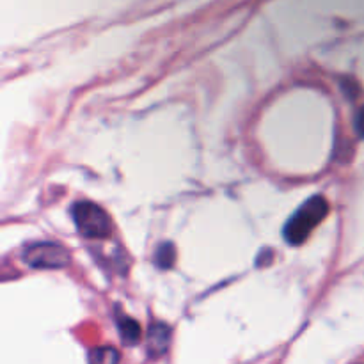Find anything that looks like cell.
<instances>
[{
    "mask_svg": "<svg viewBox=\"0 0 364 364\" xmlns=\"http://www.w3.org/2000/svg\"><path fill=\"white\" fill-rule=\"evenodd\" d=\"M87 364H119V352L112 347H98L89 352Z\"/></svg>",
    "mask_w": 364,
    "mask_h": 364,
    "instance_id": "8992f818",
    "label": "cell"
},
{
    "mask_svg": "<svg viewBox=\"0 0 364 364\" xmlns=\"http://www.w3.org/2000/svg\"><path fill=\"white\" fill-rule=\"evenodd\" d=\"M78 231L87 238H107L112 233V220L103 208L91 201H80L71 210Z\"/></svg>",
    "mask_w": 364,
    "mask_h": 364,
    "instance_id": "7a4b0ae2",
    "label": "cell"
},
{
    "mask_svg": "<svg viewBox=\"0 0 364 364\" xmlns=\"http://www.w3.org/2000/svg\"><path fill=\"white\" fill-rule=\"evenodd\" d=\"M174 259H176V249H174V245L169 244V242L160 244L155 252L156 265H159L162 270H167L174 265Z\"/></svg>",
    "mask_w": 364,
    "mask_h": 364,
    "instance_id": "52a82bcc",
    "label": "cell"
},
{
    "mask_svg": "<svg viewBox=\"0 0 364 364\" xmlns=\"http://www.w3.org/2000/svg\"><path fill=\"white\" fill-rule=\"evenodd\" d=\"M117 327H119V334H121V340L124 341L127 345H135L139 343L142 336V331L141 326H139L137 320L134 318H121L117 322Z\"/></svg>",
    "mask_w": 364,
    "mask_h": 364,
    "instance_id": "5b68a950",
    "label": "cell"
},
{
    "mask_svg": "<svg viewBox=\"0 0 364 364\" xmlns=\"http://www.w3.org/2000/svg\"><path fill=\"white\" fill-rule=\"evenodd\" d=\"M21 259L25 265L32 269L45 270L64 269L71 262L70 252L63 245L53 244V242H36V244L27 245L21 252Z\"/></svg>",
    "mask_w": 364,
    "mask_h": 364,
    "instance_id": "3957f363",
    "label": "cell"
},
{
    "mask_svg": "<svg viewBox=\"0 0 364 364\" xmlns=\"http://www.w3.org/2000/svg\"><path fill=\"white\" fill-rule=\"evenodd\" d=\"M329 213V203L322 196L308 199L301 208L295 212V215L288 220L284 228V238L290 245L304 244L306 238L311 235V231L322 223Z\"/></svg>",
    "mask_w": 364,
    "mask_h": 364,
    "instance_id": "6da1fadb",
    "label": "cell"
},
{
    "mask_svg": "<svg viewBox=\"0 0 364 364\" xmlns=\"http://www.w3.org/2000/svg\"><path fill=\"white\" fill-rule=\"evenodd\" d=\"M171 345V329L166 323H153L148 333V350L151 355L166 354Z\"/></svg>",
    "mask_w": 364,
    "mask_h": 364,
    "instance_id": "277c9868",
    "label": "cell"
},
{
    "mask_svg": "<svg viewBox=\"0 0 364 364\" xmlns=\"http://www.w3.org/2000/svg\"><path fill=\"white\" fill-rule=\"evenodd\" d=\"M355 130H358V134L361 137H364V107L359 110L358 116H355Z\"/></svg>",
    "mask_w": 364,
    "mask_h": 364,
    "instance_id": "ba28073f",
    "label": "cell"
}]
</instances>
